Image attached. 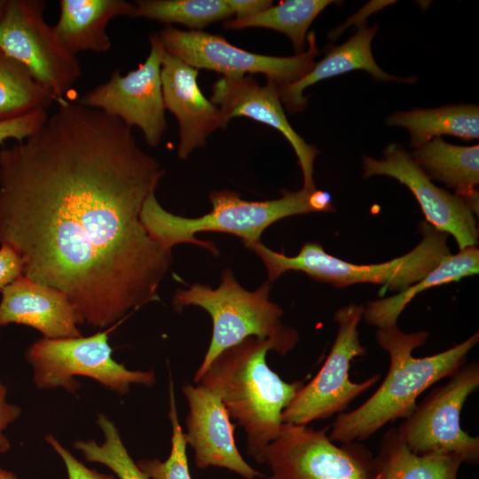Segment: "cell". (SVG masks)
Instances as JSON below:
<instances>
[{"mask_svg": "<svg viewBox=\"0 0 479 479\" xmlns=\"http://www.w3.org/2000/svg\"><path fill=\"white\" fill-rule=\"evenodd\" d=\"M166 51L191 67L221 73L225 77L263 74L278 86L307 75L319 54L315 33L307 35L308 49L291 57L262 55L242 50L224 37L201 30H181L170 25L157 33Z\"/></svg>", "mask_w": 479, "mask_h": 479, "instance_id": "obj_11", "label": "cell"}, {"mask_svg": "<svg viewBox=\"0 0 479 479\" xmlns=\"http://www.w3.org/2000/svg\"><path fill=\"white\" fill-rule=\"evenodd\" d=\"M461 456L452 453L419 455L401 439L397 428L383 436L378 454L373 457L370 479H458Z\"/></svg>", "mask_w": 479, "mask_h": 479, "instance_id": "obj_22", "label": "cell"}, {"mask_svg": "<svg viewBox=\"0 0 479 479\" xmlns=\"http://www.w3.org/2000/svg\"><path fill=\"white\" fill-rule=\"evenodd\" d=\"M1 293L0 326H27L48 339L82 335L74 307L59 290L22 275Z\"/></svg>", "mask_w": 479, "mask_h": 479, "instance_id": "obj_18", "label": "cell"}, {"mask_svg": "<svg viewBox=\"0 0 479 479\" xmlns=\"http://www.w3.org/2000/svg\"><path fill=\"white\" fill-rule=\"evenodd\" d=\"M209 200L212 204L209 213L199 217H185L166 210L154 192L145 201L140 219L149 235L167 249L191 243L217 254L212 242L198 240L195 234L230 233L240 238L246 245L261 241L264 230L280 219L311 212L334 211L329 193L317 189L286 191L279 199L263 201L245 200L234 191L221 190L212 192Z\"/></svg>", "mask_w": 479, "mask_h": 479, "instance_id": "obj_4", "label": "cell"}, {"mask_svg": "<svg viewBox=\"0 0 479 479\" xmlns=\"http://www.w3.org/2000/svg\"><path fill=\"white\" fill-rule=\"evenodd\" d=\"M150 52L137 69L122 75L115 69L110 78L89 90L77 103L137 127L148 145L157 146L167 129L161 67L165 48L157 33L149 35Z\"/></svg>", "mask_w": 479, "mask_h": 479, "instance_id": "obj_13", "label": "cell"}, {"mask_svg": "<svg viewBox=\"0 0 479 479\" xmlns=\"http://www.w3.org/2000/svg\"><path fill=\"white\" fill-rule=\"evenodd\" d=\"M421 241L410 252L381 263L357 264L327 254L315 242L305 243L294 256H287L264 246L262 241L245 245L263 261L268 281L276 280L288 271H302L311 279L345 287L358 283L381 285L387 290L401 292L431 271L451 255L448 234L426 221L419 225Z\"/></svg>", "mask_w": 479, "mask_h": 479, "instance_id": "obj_5", "label": "cell"}, {"mask_svg": "<svg viewBox=\"0 0 479 479\" xmlns=\"http://www.w3.org/2000/svg\"><path fill=\"white\" fill-rule=\"evenodd\" d=\"M55 100L22 65L0 50V122L47 109Z\"/></svg>", "mask_w": 479, "mask_h": 479, "instance_id": "obj_26", "label": "cell"}, {"mask_svg": "<svg viewBox=\"0 0 479 479\" xmlns=\"http://www.w3.org/2000/svg\"><path fill=\"white\" fill-rule=\"evenodd\" d=\"M363 168L364 177L388 176L407 186L419 202L426 222L451 234L459 250L477 246V223L468 204L459 196L436 186L403 147L389 145L379 160L365 156Z\"/></svg>", "mask_w": 479, "mask_h": 479, "instance_id": "obj_14", "label": "cell"}, {"mask_svg": "<svg viewBox=\"0 0 479 479\" xmlns=\"http://www.w3.org/2000/svg\"><path fill=\"white\" fill-rule=\"evenodd\" d=\"M45 4L42 0H6L0 16V50L59 102L81 78L82 67L44 20Z\"/></svg>", "mask_w": 479, "mask_h": 479, "instance_id": "obj_8", "label": "cell"}, {"mask_svg": "<svg viewBox=\"0 0 479 479\" xmlns=\"http://www.w3.org/2000/svg\"><path fill=\"white\" fill-rule=\"evenodd\" d=\"M331 0H287L272 5L265 11L243 19H230L224 22L228 29L263 27L286 35L294 50L301 53L305 45L307 31L317 16Z\"/></svg>", "mask_w": 479, "mask_h": 479, "instance_id": "obj_25", "label": "cell"}, {"mask_svg": "<svg viewBox=\"0 0 479 479\" xmlns=\"http://www.w3.org/2000/svg\"><path fill=\"white\" fill-rule=\"evenodd\" d=\"M45 442L61 458L66 467L68 479H117L114 475L99 473L96 469L86 467L66 449L53 435H47L45 436Z\"/></svg>", "mask_w": 479, "mask_h": 479, "instance_id": "obj_31", "label": "cell"}, {"mask_svg": "<svg viewBox=\"0 0 479 479\" xmlns=\"http://www.w3.org/2000/svg\"><path fill=\"white\" fill-rule=\"evenodd\" d=\"M169 418L171 424V449L169 456L161 461L159 459H141L138 467L149 479H192L186 456V440L179 423L174 383L169 376Z\"/></svg>", "mask_w": 479, "mask_h": 479, "instance_id": "obj_29", "label": "cell"}, {"mask_svg": "<svg viewBox=\"0 0 479 479\" xmlns=\"http://www.w3.org/2000/svg\"><path fill=\"white\" fill-rule=\"evenodd\" d=\"M0 479H18V477L14 473L0 467Z\"/></svg>", "mask_w": 479, "mask_h": 479, "instance_id": "obj_35", "label": "cell"}, {"mask_svg": "<svg viewBox=\"0 0 479 479\" xmlns=\"http://www.w3.org/2000/svg\"><path fill=\"white\" fill-rule=\"evenodd\" d=\"M233 15L243 19L256 15L273 5L270 0H225Z\"/></svg>", "mask_w": 479, "mask_h": 479, "instance_id": "obj_34", "label": "cell"}, {"mask_svg": "<svg viewBox=\"0 0 479 479\" xmlns=\"http://www.w3.org/2000/svg\"><path fill=\"white\" fill-rule=\"evenodd\" d=\"M271 288V282L267 281L255 291H248L227 269L223 271L221 284L216 288L194 284L176 291L175 309L198 306L212 319L210 343L195 373V383L216 357L248 337L273 342L279 355H286L294 348L299 340L298 332L282 323L283 310L269 299Z\"/></svg>", "mask_w": 479, "mask_h": 479, "instance_id": "obj_6", "label": "cell"}, {"mask_svg": "<svg viewBox=\"0 0 479 479\" xmlns=\"http://www.w3.org/2000/svg\"><path fill=\"white\" fill-rule=\"evenodd\" d=\"M97 425L104 442L99 444L93 439L78 440L74 443V448L81 452L87 461L107 467L117 479H149L130 455L114 422L99 413Z\"/></svg>", "mask_w": 479, "mask_h": 479, "instance_id": "obj_28", "label": "cell"}, {"mask_svg": "<svg viewBox=\"0 0 479 479\" xmlns=\"http://www.w3.org/2000/svg\"><path fill=\"white\" fill-rule=\"evenodd\" d=\"M164 173L121 120L62 99L0 150V246L64 294L79 325L111 326L158 300L173 263L140 219Z\"/></svg>", "mask_w": 479, "mask_h": 479, "instance_id": "obj_1", "label": "cell"}, {"mask_svg": "<svg viewBox=\"0 0 479 479\" xmlns=\"http://www.w3.org/2000/svg\"><path fill=\"white\" fill-rule=\"evenodd\" d=\"M411 156L430 179L453 189L478 216V145H452L436 137L414 149Z\"/></svg>", "mask_w": 479, "mask_h": 479, "instance_id": "obj_21", "label": "cell"}, {"mask_svg": "<svg viewBox=\"0 0 479 479\" xmlns=\"http://www.w3.org/2000/svg\"><path fill=\"white\" fill-rule=\"evenodd\" d=\"M198 75V69L165 50L161 67L163 101L179 124L181 160L204 146L209 135L222 128L220 110L201 93Z\"/></svg>", "mask_w": 479, "mask_h": 479, "instance_id": "obj_17", "label": "cell"}, {"mask_svg": "<svg viewBox=\"0 0 479 479\" xmlns=\"http://www.w3.org/2000/svg\"><path fill=\"white\" fill-rule=\"evenodd\" d=\"M428 336L426 331L404 333L397 326L377 329L376 342L389 357L388 373L365 402L338 414L328 435L332 441L361 442L387 423L406 419L416 407L418 397L466 364L468 353L479 342L476 332L444 351L413 357L412 351L423 346Z\"/></svg>", "mask_w": 479, "mask_h": 479, "instance_id": "obj_2", "label": "cell"}, {"mask_svg": "<svg viewBox=\"0 0 479 479\" xmlns=\"http://www.w3.org/2000/svg\"><path fill=\"white\" fill-rule=\"evenodd\" d=\"M6 0H0V16L4 11Z\"/></svg>", "mask_w": 479, "mask_h": 479, "instance_id": "obj_36", "label": "cell"}, {"mask_svg": "<svg viewBox=\"0 0 479 479\" xmlns=\"http://www.w3.org/2000/svg\"><path fill=\"white\" fill-rule=\"evenodd\" d=\"M283 423L268 446V479H370L372 453L359 442L335 445L326 432Z\"/></svg>", "mask_w": 479, "mask_h": 479, "instance_id": "obj_12", "label": "cell"}, {"mask_svg": "<svg viewBox=\"0 0 479 479\" xmlns=\"http://www.w3.org/2000/svg\"><path fill=\"white\" fill-rule=\"evenodd\" d=\"M479 388V365L473 361L456 370L446 383L433 389L397 428L406 446L419 455L452 453L464 463L479 461V437L461 428L462 408Z\"/></svg>", "mask_w": 479, "mask_h": 479, "instance_id": "obj_10", "label": "cell"}, {"mask_svg": "<svg viewBox=\"0 0 479 479\" xmlns=\"http://www.w3.org/2000/svg\"><path fill=\"white\" fill-rule=\"evenodd\" d=\"M7 388L0 379V453H5L11 449V442L4 435V430L14 421L20 414L21 408L7 401Z\"/></svg>", "mask_w": 479, "mask_h": 479, "instance_id": "obj_32", "label": "cell"}, {"mask_svg": "<svg viewBox=\"0 0 479 479\" xmlns=\"http://www.w3.org/2000/svg\"><path fill=\"white\" fill-rule=\"evenodd\" d=\"M137 18L178 23L200 30L233 15L225 0H138Z\"/></svg>", "mask_w": 479, "mask_h": 479, "instance_id": "obj_27", "label": "cell"}, {"mask_svg": "<svg viewBox=\"0 0 479 479\" xmlns=\"http://www.w3.org/2000/svg\"><path fill=\"white\" fill-rule=\"evenodd\" d=\"M377 28V26L369 27L365 23L360 24L354 35L344 43L328 51L307 75L292 83L279 86L281 102L287 109L290 113L303 110L307 105V98L303 91L308 87L353 70H365L378 81L405 82L406 80L390 75L376 64L371 43Z\"/></svg>", "mask_w": 479, "mask_h": 479, "instance_id": "obj_19", "label": "cell"}, {"mask_svg": "<svg viewBox=\"0 0 479 479\" xmlns=\"http://www.w3.org/2000/svg\"><path fill=\"white\" fill-rule=\"evenodd\" d=\"M47 109H37L22 116L0 122V145L9 139L22 140L34 134L48 119Z\"/></svg>", "mask_w": 479, "mask_h": 479, "instance_id": "obj_30", "label": "cell"}, {"mask_svg": "<svg viewBox=\"0 0 479 479\" xmlns=\"http://www.w3.org/2000/svg\"><path fill=\"white\" fill-rule=\"evenodd\" d=\"M386 123L405 128L413 149L442 135L472 140L479 137V108L475 104H459L400 111L389 116Z\"/></svg>", "mask_w": 479, "mask_h": 479, "instance_id": "obj_24", "label": "cell"}, {"mask_svg": "<svg viewBox=\"0 0 479 479\" xmlns=\"http://www.w3.org/2000/svg\"><path fill=\"white\" fill-rule=\"evenodd\" d=\"M477 247L460 249L444 257L431 271L397 294L368 302L364 309L365 322L378 329L397 326V319L408 303L420 293L434 287L459 281L478 274Z\"/></svg>", "mask_w": 479, "mask_h": 479, "instance_id": "obj_23", "label": "cell"}, {"mask_svg": "<svg viewBox=\"0 0 479 479\" xmlns=\"http://www.w3.org/2000/svg\"><path fill=\"white\" fill-rule=\"evenodd\" d=\"M210 101L220 110L222 128L232 118L247 117L283 134L297 156L303 177L302 188L316 189L313 173L318 150L306 143L287 121L278 84L267 79L265 85H260L253 75L223 76L213 84Z\"/></svg>", "mask_w": 479, "mask_h": 479, "instance_id": "obj_15", "label": "cell"}, {"mask_svg": "<svg viewBox=\"0 0 479 479\" xmlns=\"http://www.w3.org/2000/svg\"><path fill=\"white\" fill-rule=\"evenodd\" d=\"M270 350L278 353L273 342L248 337L216 357L197 383L220 398L246 434L247 454L259 464L280 434L282 412L304 385L273 372L266 363Z\"/></svg>", "mask_w": 479, "mask_h": 479, "instance_id": "obj_3", "label": "cell"}, {"mask_svg": "<svg viewBox=\"0 0 479 479\" xmlns=\"http://www.w3.org/2000/svg\"><path fill=\"white\" fill-rule=\"evenodd\" d=\"M365 306L350 303L334 315L338 324L335 340L324 365L315 377L295 394L281 414L283 423L308 425L344 412L349 404L381 379L379 373L362 382L349 380L350 362L365 355L357 326Z\"/></svg>", "mask_w": 479, "mask_h": 479, "instance_id": "obj_9", "label": "cell"}, {"mask_svg": "<svg viewBox=\"0 0 479 479\" xmlns=\"http://www.w3.org/2000/svg\"><path fill=\"white\" fill-rule=\"evenodd\" d=\"M108 332L90 336L40 338L25 352L33 369V383L39 389L62 388L76 395L82 385L76 376L90 378L120 396L130 392L131 385L153 387V371L130 370L112 357Z\"/></svg>", "mask_w": 479, "mask_h": 479, "instance_id": "obj_7", "label": "cell"}, {"mask_svg": "<svg viewBox=\"0 0 479 479\" xmlns=\"http://www.w3.org/2000/svg\"><path fill=\"white\" fill-rule=\"evenodd\" d=\"M23 275V263L19 255L6 245L0 246V292Z\"/></svg>", "mask_w": 479, "mask_h": 479, "instance_id": "obj_33", "label": "cell"}, {"mask_svg": "<svg viewBox=\"0 0 479 479\" xmlns=\"http://www.w3.org/2000/svg\"><path fill=\"white\" fill-rule=\"evenodd\" d=\"M183 393L189 407L185 436L193 450L195 466L200 469L226 468L245 479L263 477L240 453L235 426L220 398L200 384H185Z\"/></svg>", "mask_w": 479, "mask_h": 479, "instance_id": "obj_16", "label": "cell"}, {"mask_svg": "<svg viewBox=\"0 0 479 479\" xmlns=\"http://www.w3.org/2000/svg\"><path fill=\"white\" fill-rule=\"evenodd\" d=\"M59 4L53 27L62 44L75 55L107 51L112 46L108 22L119 16L137 18L135 4L123 0H61Z\"/></svg>", "mask_w": 479, "mask_h": 479, "instance_id": "obj_20", "label": "cell"}]
</instances>
